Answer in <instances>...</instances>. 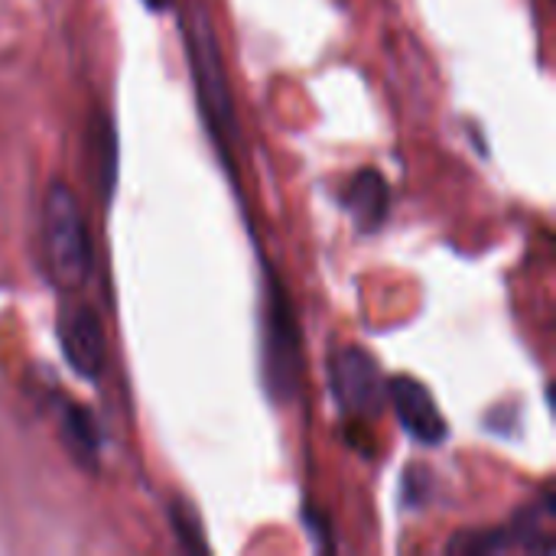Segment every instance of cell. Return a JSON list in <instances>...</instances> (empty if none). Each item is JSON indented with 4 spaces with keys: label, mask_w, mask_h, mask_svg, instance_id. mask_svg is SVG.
<instances>
[{
    "label": "cell",
    "mask_w": 556,
    "mask_h": 556,
    "mask_svg": "<svg viewBox=\"0 0 556 556\" xmlns=\"http://www.w3.org/2000/svg\"><path fill=\"white\" fill-rule=\"evenodd\" d=\"M329 388L339 410L352 420H375L388 404V381L381 375V365L358 345L332 352Z\"/></svg>",
    "instance_id": "cell-4"
},
{
    "label": "cell",
    "mask_w": 556,
    "mask_h": 556,
    "mask_svg": "<svg viewBox=\"0 0 556 556\" xmlns=\"http://www.w3.org/2000/svg\"><path fill=\"white\" fill-rule=\"evenodd\" d=\"M342 205H345L349 218L355 222V228L371 235L391 215V182L384 179V173L378 166H362L349 176Z\"/></svg>",
    "instance_id": "cell-8"
},
{
    "label": "cell",
    "mask_w": 556,
    "mask_h": 556,
    "mask_svg": "<svg viewBox=\"0 0 556 556\" xmlns=\"http://www.w3.org/2000/svg\"><path fill=\"white\" fill-rule=\"evenodd\" d=\"M502 551H554V492L544 489L508 528L466 531L450 541V554H502Z\"/></svg>",
    "instance_id": "cell-5"
},
{
    "label": "cell",
    "mask_w": 556,
    "mask_h": 556,
    "mask_svg": "<svg viewBox=\"0 0 556 556\" xmlns=\"http://www.w3.org/2000/svg\"><path fill=\"white\" fill-rule=\"evenodd\" d=\"M42 254L52 280L78 293L91 274V241L81 205L65 182H52L42 199Z\"/></svg>",
    "instance_id": "cell-2"
},
{
    "label": "cell",
    "mask_w": 556,
    "mask_h": 556,
    "mask_svg": "<svg viewBox=\"0 0 556 556\" xmlns=\"http://www.w3.org/2000/svg\"><path fill=\"white\" fill-rule=\"evenodd\" d=\"M186 52H189V68L195 78V91H199V108H202V121L215 140V150L222 153L225 169H235V137H238V124L231 114V94H228V81H225V65H222V52H218V39L215 29L208 23V16L202 10H195L186 20Z\"/></svg>",
    "instance_id": "cell-1"
},
{
    "label": "cell",
    "mask_w": 556,
    "mask_h": 556,
    "mask_svg": "<svg viewBox=\"0 0 556 556\" xmlns=\"http://www.w3.org/2000/svg\"><path fill=\"white\" fill-rule=\"evenodd\" d=\"M388 401L394 404V414H397V424L404 427V433L410 440H417L420 446H443L450 440L443 410L437 407L430 388L420 384L417 378H410V375L391 378Z\"/></svg>",
    "instance_id": "cell-7"
},
{
    "label": "cell",
    "mask_w": 556,
    "mask_h": 556,
    "mask_svg": "<svg viewBox=\"0 0 556 556\" xmlns=\"http://www.w3.org/2000/svg\"><path fill=\"white\" fill-rule=\"evenodd\" d=\"M88 150H91V166H94V179H98V195L108 202L111 189L117 182V134L104 111H98L88 127Z\"/></svg>",
    "instance_id": "cell-10"
},
{
    "label": "cell",
    "mask_w": 556,
    "mask_h": 556,
    "mask_svg": "<svg viewBox=\"0 0 556 556\" xmlns=\"http://www.w3.org/2000/svg\"><path fill=\"white\" fill-rule=\"evenodd\" d=\"M153 13H160V10H169L173 7V0H143Z\"/></svg>",
    "instance_id": "cell-12"
},
{
    "label": "cell",
    "mask_w": 556,
    "mask_h": 556,
    "mask_svg": "<svg viewBox=\"0 0 556 556\" xmlns=\"http://www.w3.org/2000/svg\"><path fill=\"white\" fill-rule=\"evenodd\" d=\"M59 424H62V437L72 450V456L81 463V466H98V456H101V427L94 420V414L68 397H59Z\"/></svg>",
    "instance_id": "cell-9"
},
{
    "label": "cell",
    "mask_w": 556,
    "mask_h": 556,
    "mask_svg": "<svg viewBox=\"0 0 556 556\" xmlns=\"http://www.w3.org/2000/svg\"><path fill=\"white\" fill-rule=\"evenodd\" d=\"M166 518H169V528L176 534V541L182 544V551H208V541L202 534V521L195 515V508L182 498H176L169 508H166Z\"/></svg>",
    "instance_id": "cell-11"
},
{
    "label": "cell",
    "mask_w": 556,
    "mask_h": 556,
    "mask_svg": "<svg viewBox=\"0 0 556 556\" xmlns=\"http://www.w3.org/2000/svg\"><path fill=\"white\" fill-rule=\"evenodd\" d=\"M59 345L68 362V368L85 378L98 381L108 365V342L101 319L91 303L85 300H65L59 309Z\"/></svg>",
    "instance_id": "cell-6"
},
{
    "label": "cell",
    "mask_w": 556,
    "mask_h": 556,
    "mask_svg": "<svg viewBox=\"0 0 556 556\" xmlns=\"http://www.w3.org/2000/svg\"><path fill=\"white\" fill-rule=\"evenodd\" d=\"M261 375H264L267 394L277 404H290L296 397L300 378H303L300 326H296V309L290 303V293L277 280V274H267L264 326H261Z\"/></svg>",
    "instance_id": "cell-3"
}]
</instances>
